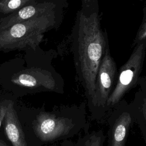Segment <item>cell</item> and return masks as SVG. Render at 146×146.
<instances>
[{
	"mask_svg": "<svg viewBox=\"0 0 146 146\" xmlns=\"http://www.w3.org/2000/svg\"><path fill=\"white\" fill-rule=\"evenodd\" d=\"M78 42L81 75L89 106L95 96L96 79L105 44L96 15L80 17Z\"/></svg>",
	"mask_w": 146,
	"mask_h": 146,
	"instance_id": "obj_1",
	"label": "cell"
},
{
	"mask_svg": "<svg viewBox=\"0 0 146 146\" xmlns=\"http://www.w3.org/2000/svg\"><path fill=\"white\" fill-rule=\"evenodd\" d=\"M86 107L74 106L62 115L44 113L40 115L36 126L39 136L44 140L71 137L87 128Z\"/></svg>",
	"mask_w": 146,
	"mask_h": 146,
	"instance_id": "obj_2",
	"label": "cell"
},
{
	"mask_svg": "<svg viewBox=\"0 0 146 146\" xmlns=\"http://www.w3.org/2000/svg\"><path fill=\"white\" fill-rule=\"evenodd\" d=\"M51 10L0 31V51L35 48L50 26Z\"/></svg>",
	"mask_w": 146,
	"mask_h": 146,
	"instance_id": "obj_3",
	"label": "cell"
},
{
	"mask_svg": "<svg viewBox=\"0 0 146 146\" xmlns=\"http://www.w3.org/2000/svg\"><path fill=\"white\" fill-rule=\"evenodd\" d=\"M115 72V63L107 49L98 70L94 98L88 106L92 120L101 121L106 117V106L112 92Z\"/></svg>",
	"mask_w": 146,
	"mask_h": 146,
	"instance_id": "obj_4",
	"label": "cell"
},
{
	"mask_svg": "<svg viewBox=\"0 0 146 146\" xmlns=\"http://www.w3.org/2000/svg\"><path fill=\"white\" fill-rule=\"evenodd\" d=\"M107 122L109 129L107 146H125L134 123L130 104L121 100L108 115Z\"/></svg>",
	"mask_w": 146,
	"mask_h": 146,
	"instance_id": "obj_5",
	"label": "cell"
},
{
	"mask_svg": "<svg viewBox=\"0 0 146 146\" xmlns=\"http://www.w3.org/2000/svg\"><path fill=\"white\" fill-rule=\"evenodd\" d=\"M144 44H141L124 66L120 74L117 84L109 96L106 106V116L121 100L124 94L135 82L139 70L142 58Z\"/></svg>",
	"mask_w": 146,
	"mask_h": 146,
	"instance_id": "obj_6",
	"label": "cell"
},
{
	"mask_svg": "<svg viewBox=\"0 0 146 146\" xmlns=\"http://www.w3.org/2000/svg\"><path fill=\"white\" fill-rule=\"evenodd\" d=\"M50 10L51 7L46 2L38 1L35 3L26 6L12 14L1 18L0 19V31Z\"/></svg>",
	"mask_w": 146,
	"mask_h": 146,
	"instance_id": "obj_7",
	"label": "cell"
},
{
	"mask_svg": "<svg viewBox=\"0 0 146 146\" xmlns=\"http://www.w3.org/2000/svg\"><path fill=\"white\" fill-rule=\"evenodd\" d=\"M5 132L13 146H26L23 131L11 106L5 112Z\"/></svg>",
	"mask_w": 146,
	"mask_h": 146,
	"instance_id": "obj_8",
	"label": "cell"
},
{
	"mask_svg": "<svg viewBox=\"0 0 146 146\" xmlns=\"http://www.w3.org/2000/svg\"><path fill=\"white\" fill-rule=\"evenodd\" d=\"M129 104L133 122L137 124L146 144V92L138 94Z\"/></svg>",
	"mask_w": 146,
	"mask_h": 146,
	"instance_id": "obj_9",
	"label": "cell"
},
{
	"mask_svg": "<svg viewBox=\"0 0 146 146\" xmlns=\"http://www.w3.org/2000/svg\"><path fill=\"white\" fill-rule=\"evenodd\" d=\"M13 82L16 84L27 87H34L41 85L48 89H53L48 84L42 82L39 76H36L32 71L19 74L14 78Z\"/></svg>",
	"mask_w": 146,
	"mask_h": 146,
	"instance_id": "obj_10",
	"label": "cell"
},
{
	"mask_svg": "<svg viewBox=\"0 0 146 146\" xmlns=\"http://www.w3.org/2000/svg\"><path fill=\"white\" fill-rule=\"evenodd\" d=\"M106 138L102 130L86 132L78 139L75 146H103Z\"/></svg>",
	"mask_w": 146,
	"mask_h": 146,
	"instance_id": "obj_11",
	"label": "cell"
},
{
	"mask_svg": "<svg viewBox=\"0 0 146 146\" xmlns=\"http://www.w3.org/2000/svg\"><path fill=\"white\" fill-rule=\"evenodd\" d=\"M38 1V0H0V14L5 16L12 14Z\"/></svg>",
	"mask_w": 146,
	"mask_h": 146,
	"instance_id": "obj_12",
	"label": "cell"
},
{
	"mask_svg": "<svg viewBox=\"0 0 146 146\" xmlns=\"http://www.w3.org/2000/svg\"><path fill=\"white\" fill-rule=\"evenodd\" d=\"M0 146H7L5 143H4L2 141H0Z\"/></svg>",
	"mask_w": 146,
	"mask_h": 146,
	"instance_id": "obj_13",
	"label": "cell"
},
{
	"mask_svg": "<svg viewBox=\"0 0 146 146\" xmlns=\"http://www.w3.org/2000/svg\"><path fill=\"white\" fill-rule=\"evenodd\" d=\"M65 146H75V144H74V143H71L70 144H67V145H65Z\"/></svg>",
	"mask_w": 146,
	"mask_h": 146,
	"instance_id": "obj_14",
	"label": "cell"
},
{
	"mask_svg": "<svg viewBox=\"0 0 146 146\" xmlns=\"http://www.w3.org/2000/svg\"><path fill=\"white\" fill-rule=\"evenodd\" d=\"M145 36H146V30H145V31L143 33V34L142 35V36H143V37Z\"/></svg>",
	"mask_w": 146,
	"mask_h": 146,
	"instance_id": "obj_15",
	"label": "cell"
},
{
	"mask_svg": "<svg viewBox=\"0 0 146 146\" xmlns=\"http://www.w3.org/2000/svg\"><path fill=\"white\" fill-rule=\"evenodd\" d=\"M1 117H0V127H1Z\"/></svg>",
	"mask_w": 146,
	"mask_h": 146,
	"instance_id": "obj_16",
	"label": "cell"
}]
</instances>
